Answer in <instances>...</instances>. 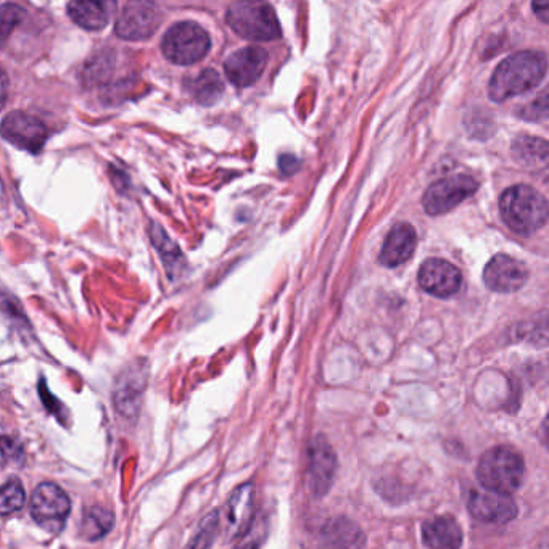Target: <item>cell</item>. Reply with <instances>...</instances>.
<instances>
[{
  "instance_id": "6da1fadb",
  "label": "cell",
  "mask_w": 549,
  "mask_h": 549,
  "mask_svg": "<svg viewBox=\"0 0 549 549\" xmlns=\"http://www.w3.org/2000/svg\"><path fill=\"white\" fill-rule=\"evenodd\" d=\"M548 60L545 54L535 50H525L509 55L493 71L488 84V95L493 102H506L516 95L532 91L545 78Z\"/></svg>"
},
{
  "instance_id": "7a4b0ae2",
  "label": "cell",
  "mask_w": 549,
  "mask_h": 549,
  "mask_svg": "<svg viewBox=\"0 0 549 549\" xmlns=\"http://www.w3.org/2000/svg\"><path fill=\"white\" fill-rule=\"evenodd\" d=\"M500 213L509 229L530 236L548 223L549 203L533 187L517 184L501 195Z\"/></svg>"
},
{
  "instance_id": "3957f363",
  "label": "cell",
  "mask_w": 549,
  "mask_h": 549,
  "mask_svg": "<svg viewBox=\"0 0 549 549\" xmlns=\"http://www.w3.org/2000/svg\"><path fill=\"white\" fill-rule=\"evenodd\" d=\"M524 459L509 446H495L480 458L477 479L485 490L511 495L524 480Z\"/></svg>"
},
{
  "instance_id": "277c9868",
  "label": "cell",
  "mask_w": 549,
  "mask_h": 549,
  "mask_svg": "<svg viewBox=\"0 0 549 549\" xmlns=\"http://www.w3.org/2000/svg\"><path fill=\"white\" fill-rule=\"evenodd\" d=\"M229 26L248 41H276L281 26L273 7L261 2H236L226 13Z\"/></svg>"
},
{
  "instance_id": "5b68a950",
  "label": "cell",
  "mask_w": 549,
  "mask_h": 549,
  "mask_svg": "<svg viewBox=\"0 0 549 549\" xmlns=\"http://www.w3.org/2000/svg\"><path fill=\"white\" fill-rule=\"evenodd\" d=\"M210 47L207 31L194 21H181L171 26L161 41L163 54L176 65H194L200 62L208 54Z\"/></svg>"
},
{
  "instance_id": "8992f818",
  "label": "cell",
  "mask_w": 549,
  "mask_h": 549,
  "mask_svg": "<svg viewBox=\"0 0 549 549\" xmlns=\"http://www.w3.org/2000/svg\"><path fill=\"white\" fill-rule=\"evenodd\" d=\"M29 511H31L34 521L38 522L42 529L57 535L67 525V519L71 512V501L67 493L63 492L62 488L55 483H41L31 496Z\"/></svg>"
},
{
  "instance_id": "52a82bcc",
  "label": "cell",
  "mask_w": 549,
  "mask_h": 549,
  "mask_svg": "<svg viewBox=\"0 0 549 549\" xmlns=\"http://www.w3.org/2000/svg\"><path fill=\"white\" fill-rule=\"evenodd\" d=\"M479 189V182L467 174H455L434 182L424 194L422 205L427 215L438 216L469 199Z\"/></svg>"
},
{
  "instance_id": "ba28073f",
  "label": "cell",
  "mask_w": 549,
  "mask_h": 549,
  "mask_svg": "<svg viewBox=\"0 0 549 549\" xmlns=\"http://www.w3.org/2000/svg\"><path fill=\"white\" fill-rule=\"evenodd\" d=\"M149 371L144 363L136 366H128L116 379L115 390H113V405L116 413L124 417L126 421H136L141 413L142 398L147 389Z\"/></svg>"
},
{
  "instance_id": "9c48e42d",
  "label": "cell",
  "mask_w": 549,
  "mask_h": 549,
  "mask_svg": "<svg viewBox=\"0 0 549 549\" xmlns=\"http://www.w3.org/2000/svg\"><path fill=\"white\" fill-rule=\"evenodd\" d=\"M163 21L160 9L150 2H129L121 9L115 31L128 41H142L155 34Z\"/></svg>"
},
{
  "instance_id": "30bf717a",
  "label": "cell",
  "mask_w": 549,
  "mask_h": 549,
  "mask_svg": "<svg viewBox=\"0 0 549 549\" xmlns=\"http://www.w3.org/2000/svg\"><path fill=\"white\" fill-rule=\"evenodd\" d=\"M337 474V455L326 437L313 438L308 448V487L316 498L331 492Z\"/></svg>"
},
{
  "instance_id": "8fae6325",
  "label": "cell",
  "mask_w": 549,
  "mask_h": 549,
  "mask_svg": "<svg viewBox=\"0 0 549 549\" xmlns=\"http://www.w3.org/2000/svg\"><path fill=\"white\" fill-rule=\"evenodd\" d=\"M5 141L26 152L38 153L46 144L49 131L36 116L25 112H10L2 121Z\"/></svg>"
},
{
  "instance_id": "7c38bea8",
  "label": "cell",
  "mask_w": 549,
  "mask_h": 549,
  "mask_svg": "<svg viewBox=\"0 0 549 549\" xmlns=\"http://www.w3.org/2000/svg\"><path fill=\"white\" fill-rule=\"evenodd\" d=\"M529 279V268L522 261L508 255H496L483 271V282L498 294H511L522 289Z\"/></svg>"
},
{
  "instance_id": "4fadbf2b",
  "label": "cell",
  "mask_w": 549,
  "mask_h": 549,
  "mask_svg": "<svg viewBox=\"0 0 549 549\" xmlns=\"http://www.w3.org/2000/svg\"><path fill=\"white\" fill-rule=\"evenodd\" d=\"M467 508L477 521L487 524H506L517 517V504L511 496L492 490H474L467 500Z\"/></svg>"
},
{
  "instance_id": "5bb4252c",
  "label": "cell",
  "mask_w": 549,
  "mask_h": 549,
  "mask_svg": "<svg viewBox=\"0 0 549 549\" xmlns=\"http://www.w3.org/2000/svg\"><path fill=\"white\" fill-rule=\"evenodd\" d=\"M419 285L427 294L438 298H450L458 294L463 284V274L448 261L430 258L419 269Z\"/></svg>"
},
{
  "instance_id": "9a60e30c",
  "label": "cell",
  "mask_w": 549,
  "mask_h": 549,
  "mask_svg": "<svg viewBox=\"0 0 549 549\" xmlns=\"http://www.w3.org/2000/svg\"><path fill=\"white\" fill-rule=\"evenodd\" d=\"M268 63L266 50L260 47L250 46L237 50L224 63V71L229 81L239 87H247L255 84L265 71Z\"/></svg>"
},
{
  "instance_id": "2e32d148",
  "label": "cell",
  "mask_w": 549,
  "mask_h": 549,
  "mask_svg": "<svg viewBox=\"0 0 549 549\" xmlns=\"http://www.w3.org/2000/svg\"><path fill=\"white\" fill-rule=\"evenodd\" d=\"M512 157L533 176L549 184V142L541 137L519 136L512 142Z\"/></svg>"
},
{
  "instance_id": "e0dca14e",
  "label": "cell",
  "mask_w": 549,
  "mask_h": 549,
  "mask_svg": "<svg viewBox=\"0 0 549 549\" xmlns=\"http://www.w3.org/2000/svg\"><path fill=\"white\" fill-rule=\"evenodd\" d=\"M253 506H255V485L244 483L237 487L226 508V525H228L226 530L229 537L240 538L252 527L255 521Z\"/></svg>"
},
{
  "instance_id": "ac0fdd59",
  "label": "cell",
  "mask_w": 549,
  "mask_h": 549,
  "mask_svg": "<svg viewBox=\"0 0 549 549\" xmlns=\"http://www.w3.org/2000/svg\"><path fill=\"white\" fill-rule=\"evenodd\" d=\"M416 245V229L408 223L395 224L385 239L379 261L387 268H397L413 256Z\"/></svg>"
},
{
  "instance_id": "d6986e66",
  "label": "cell",
  "mask_w": 549,
  "mask_h": 549,
  "mask_svg": "<svg viewBox=\"0 0 549 549\" xmlns=\"http://www.w3.org/2000/svg\"><path fill=\"white\" fill-rule=\"evenodd\" d=\"M322 545L327 549H363L366 535L355 521L348 517H334L321 530Z\"/></svg>"
},
{
  "instance_id": "ffe728a7",
  "label": "cell",
  "mask_w": 549,
  "mask_h": 549,
  "mask_svg": "<svg viewBox=\"0 0 549 549\" xmlns=\"http://www.w3.org/2000/svg\"><path fill=\"white\" fill-rule=\"evenodd\" d=\"M422 541L429 549H459L463 545V530L455 517L437 516L422 525Z\"/></svg>"
},
{
  "instance_id": "44dd1931",
  "label": "cell",
  "mask_w": 549,
  "mask_h": 549,
  "mask_svg": "<svg viewBox=\"0 0 549 549\" xmlns=\"http://www.w3.org/2000/svg\"><path fill=\"white\" fill-rule=\"evenodd\" d=\"M68 15L76 25L89 31L104 29L108 23L107 5L102 2H71Z\"/></svg>"
},
{
  "instance_id": "7402d4cb",
  "label": "cell",
  "mask_w": 549,
  "mask_h": 549,
  "mask_svg": "<svg viewBox=\"0 0 549 549\" xmlns=\"http://www.w3.org/2000/svg\"><path fill=\"white\" fill-rule=\"evenodd\" d=\"M115 525V516L107 508L92 506L84 511L83 522H81V535L86 540L97 541L104 538Z\"/></svg>"
},
{
  "instance_id": "603a6c76",
  "label": "cell",
  "mask_w": 549,
  "mask_h": 549,
  "mask_svg": "<svg viewBox=\"0 0 549 549\" xmlns=\"http://www.w3.org/2000/svg\"><path fill=\"white\" fill-rule=\"evenodd\" d=\"M189 91L199 104L213 105L223 95L224 84L216 71L205 70L190 81Z\"/></svg>"
},
{
  "instance_id": "cb8c5ba5",
  "label": "cell",
  "mask_w": 549,
  "mask_h": 549,
  "mask_svg": "<svg viewBox=\"0 0 549 549\" xmlns=\"http://www.w3.org/2000/svg\"><path fill=\"white\" fill-rule=\"evenodd\" d=\"M516 339L527 342L533 347L541 348L549 345V311L540 313L530 321L522 322L516 329Z\"/></svg>"
},
{
  "instance_id": "d4e9b609",
  "label": "cell",
  "mask_w": 549,
  "mask_h": 549,
  "mask_svg": "<svg viewBox=\"0 0 549 549\" xmlns=\"http://www.w3.org/2000/svg\"><path fill=\"white\" fill-rule=\"evenodd\" d=\"M219 512L211 511L203 517L199 527L195 530L194 537L189 541L186 549H210L218 537Z\"/></svg>"
},
{
  "instance_id": "484cf974",
  "label": "cell",
  "mask_w": 549,
  "mask_h": 549,
  "mask_svg": "<svg viewBox=\"0 0 549 549\" xmlns=\"http://www.w3.org/2000/svg\"><path fill=\"white\" fill-rule=\"evenodd\" d=\"M26 503L25 488L20 480L10 479L2 487V498H0V509L4 516H9L13 512L20 511Z\"/></svg>"
},
{
  "instance_id": "4316f807",
  "label": "cell",
  "mask_w": 549,
  "mask_h": 549,
  "mask_svg": "<svg viewBox=\"0 0 549 549\" xmlns=\"http://www.w3.org/2000/svg\"><path fill=\"white\" fill-rule=\"evenodd\" d=\"M517 116L525 121H543L549 118V84L529 104L517 110Z\"/></svg>"
},
{
  "instance_id": "83f0119b",
  "label": "cell",
  "mask_w": 549,
  "mask_h": 549,
  "mask_svg": "<svg viewBox=\"0 0 549 549\" xmlns=\"http://www.w3.org/2000/svg\"><path fill=\"white\" fill-rule=\"evenodd\" d=\"M268 535V522L263 517H256L252 527L239 538L234 549H261Z\"/></svg>"
},
{
  "instance_id": "f1b7e54d",
  "label": "cell",
  "mask_w": 549,
  "mask_h": 549,
  "mask_svg": "<svg viewBox=\"0 0 549 549\" xmlns=\"http://www.w3.org/2000/svg\"><path fill=\"white\" fill-rule=\"evenodd\" d=\"M25 18V10L18 7V5L5 4L2 7V41L9 39V34L12 33L13 28Z\"/></svg>"
},
{
  "instance_id": "f546056e",
  "label": "cell",
  "mask_w": 549,
  "mask_h": 549,
  "mask_svg": "<svg viewBox=\"0 0 549 549\" xmlns=\"http://www.w3.org/2000/svg\"><path fill=\"white\" fill-rule=\"evenodd\" d=\"M297 166L298 160L297 158L292 157V155H284V157H281V160H279V168H281L282 173H295V171L298 170Z\"/></svg>"
},
{
  "instance_id": "4dcf8cb0",
  "label": "cell",
  "mask_w": 549,
  "mask_h": 549,
  "mask_svg": "<svg viewBox=\"0 0 549 549\" xmlns=\"http://www.w3.org/2000/svg\"><path fill=\"white\" fill-rule=\"evenodd\" d=\"M533 12L541 21L549 23V4H533Z\"/></svg>"
},
{
  "instance_id": "1f68e13d",
  "label": "cell",
  "mask_w": 549,
  "mask_h": 549,
  "mask_svg": "<svg viewBox=\"0 0 549 549\" xmlns=\"http://www.w3.org/2000/svg\"><path fill=\"white\" fill-rule=\"evenodd\" d=\"M540 440L545 445L546 450L549 451V414L545 417V421L540 427Z\"/></svg>"
},
{
  "instance_id": "d6a6232c",
  "label": "cell",
  "mask_w": 549,
  "mask_h": 549,
  "mask_svg": "<svg viewBox=\"0 0 549 549\" xmlns=\"http://www.w3.org/2000/svg\"><path fill=\"white\" fill-rule=\"evenodd\" d=\"M538 549H549V537H546V540L541 543V546Z\"/></svg>"
}]
</instances>
